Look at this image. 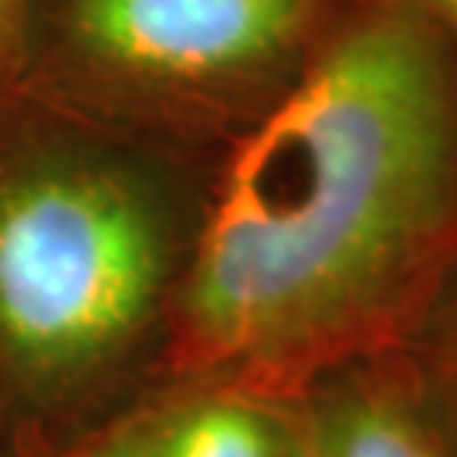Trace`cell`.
Wrapping results in <instances>:
<instances>
[{
	"label": "cell",
	"instance_id": "1",
	"mask_svg": "<svg viewBox=\"0 0 457 457\" xmlns=\"http://www.w3.org/2000/svg\"><path fill=\"white\" fill-rule=\"evenodd\" d=\"M457 112L430 21H360L228 163L183 288L204 360L285 356L356 322L444 228Z\"/></svg>",
	"mask_w": 457,
	"mask_h": 457
},
{
	"label": "cell",
	"instance_id": "2",
	"mask_svg": "<svg viewBox=\"0 0 457 457\" xmlns=\"http://www.w3.org/2000/svg\"><path fill=\"white\" fill-rule=\"evenodd\" d=\"M166 234L139 187L45 163L0 183V349L41 379L115 356L149 322Z\"/></svg>",
	"mask_w": 457,
	"mask_h": 457
},
{
	"label": "cell",
	"instance_id": "3",
	"mask_svg": "<svg viewBox=\"0 0 457 457\" xmlns=\"http://www.w3.org/2000/svg\"><path fill=\"white\" fill-rule=\"evenodd\" d=\"M68 17L75 41L115 71L220 82L292 51L312 0H68Z\"/></svg>",
	"mask_w": 457,
	"mask_h": 457
},
{
	"label": "cell",
	"instance_id": "4",
	"mask_svg": "<svg viewBox=\"0 0 457 457\" xmlns=\"http://www.w3.org/2000/svg\"><path fill=\"white\" fill-rule=\"evenodd\" d=\"M105 457H302L298 434L234 396L194 400L129 430Z\"/></svg>",
	"mask_w": 457,
	"mask_h": 457
},
{
	"label": "cell",
	"instance_id": "5",
	"mask_svg": "<svg viewBox=\"0 0 457 457\" xmlns=\"http://www.w3.org/2000/svg\"><path fill=\"white\" fill-rule=\"evenodd\" d=\"M302 457H447L413 410L373 386L322 396L298 430Z\"/></svg>",
	"mask_w": 457,
	"mask_h": 457
},
{
	"label": "cell",
	"instance_id": "6",
	"mask_svg": "<svg viewBox=\"0 0 457 457\" xmlns=\"http://www.w3.org/2000/svg\"><path fill=\"white\" fill-rule=\"evenodd\" d=\"M24 24V0H0V68L14 58Z\"/></svg>",
	"mask_w": 457,
	"mask_h": 457
},
{
	"label": "cell",
	"instance_id": "7",
	"mask_svg": "<svg viewBox=\"0 0 457 457\" xmlns=\"http://www.w3.org/2000/svg\"><path fill=\"white\" fill-rule=\"evenodd\" d=\"M403 4L413 7L417 14H424L427 21H437L457 37V0H403Z\"/></svg>",
	"mask_w": 457,
	"mask_h": 457
}]
</instances>
